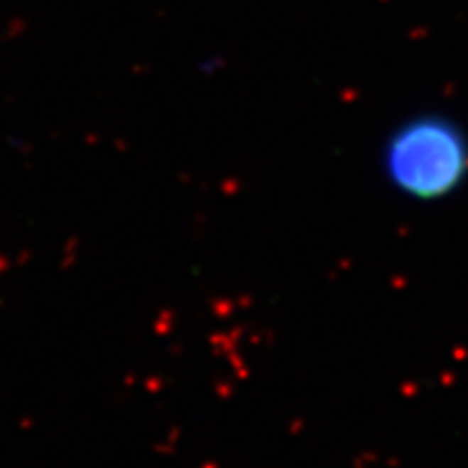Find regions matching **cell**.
Returning a JSON list of instances; mask_svg holds the SVG:
<instances>
[{"mask_svg":"<svg viewBox=\"0 0 468 468\" xmlns=\"http://www.w3.org/2000/svg\"><path fill=\"white\" fill-rule=\"evenodd\" d=\"M379 165L388 187L401 197L442 202L468 183V133L449 115H414L386 135Z\"/></svg>","mask_w":468,"mask_h":468,"instance_id":"obj_1","label":"cell"}]
</instances>
